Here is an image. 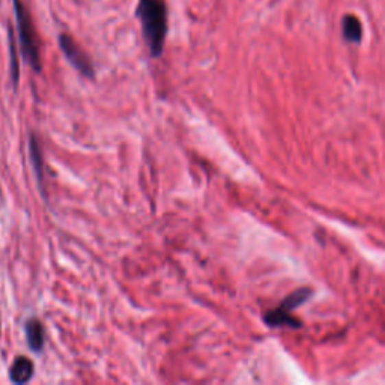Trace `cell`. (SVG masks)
<instances>
[{
	"label": "cell",
	"instance_id": "1",
	"mask_svg": "<svg viewBox=\"0 0 385 385\" xmlns=\"http://www.w3.org/2000/svg\"><path fill=\"white\" fill-rule=\"evenodd\" d=\"M137 17L152 58H160L167 36V8L164 0H140Z\"/></svg>",
	"mask_w": 385,
	"mask_h": 385
},
{
	"label": "cell",
	"instance_id": "2",
	"mask_svg": "<svg viewBox=\"0 0 385 385\" xmlns=\"http://www.w3.org/2000/svg\"><path fill=\"white\" fill-rule=\"evenodd\" d=\"M14 11L15 17H17V27L23 54H25L29 64L36 71H39L41 69V56H39V45L32 19H30L26 6L21 0H14Z\"/></svg>",
	"mask_w": 385,
	"mask_h": 385
},
{
	"label": "cell",
	"instance_id": "3",
	"mask_svg": "<svg viewBox=\"0 0 385 385\" xmlns=\"http://www.w3.org/2000/svg\"><path fill=\"white\" fill-rule=\"evenodd\" d=\"M59 45L62 51H64L65 58L71 62L78 73H82L83 75L92 78L93 77V67L89 58L86 56V53L75 44V41L68 35H60L59 36Z\"/></svg>",
	"mask_w": 385,
	"mask_h": 385
},
{
	"label": "cell",
	"instance_id": "4",
	"mask_svg": "<svg viewBox=\"0 0 385 385\" xmlns=\"http://www.w3.org/2000/svg\"><path fill=\"white\" fill-rule=\"evenodd\" d=\"M264 320L270 327H289V328H294V329H298V328L303 327L301 320H298L296 318L290 316V313L283 312L279 307L266 313V315L264 316Z\"/></svg>",
	"mask_w": 385,
	"mask_h": 385
},
{
	"label": "cell",
	"instance_id": "5",
	"mask_svg": "<svg viewBox=\"0 0 385 385\" xmlns=\"http://www.w3.org/2000/svg\"><path fill=\"white\" fill-rule=\"evenodd\" d=\"M34 375L32 361L26 357H20L14 361L11 367V380L17 384L27 382Z\"/></svg>",
	"mask_w": 385,
	"mask_h": 385
},
{
	"label": "cell",
	"instance_id": "6",
	"mask_svg": "<svg viewBox=\"0 0 385 385\" xmlns=\"http://www.w3.org/2000/svg\"><path fill=\"white\" fill-rule=\"evenodd\" d=\"M342 30H343V38L348 43L358 44L361 43L363 38V27H361V21L355 17V15H345L342 21Z\"/></svg>",
	"mask_w": 385,
	"mask_h": 385
},
{
	"label": "cell",
	"instance_id": "7",
	"mask_svg": "<svg viewBox=\"0 0 385 385\" xmlns=\"http://www.w3.org/2000/svg\"><path fill=\"white\" fill-rule=\"evenodd\" d=\"M313 295L312 292V289L309 288H300V289H296L294 290L292 294L288 295L285 300L281 301V304L279 305V309L283 310V312H288L290 313L296 307H300V305H303L305 301L309 300V298Z\"/></svg>",
	"mask_w": 385,
	"mask_h": 385
},
{
	"label": "cell",
	"instance_id": "8",
	"mask_svg": "<svg viewBox=\"0 0 385 385\" xmlns=\"http://www.w3.org/2000/svg\"><path fill=\"white\" fill-rule=\"evenodd\" d=\"M26 336L27 343L35 352H39L44 347V329L41 322L38 319H30L26 324Z\"/></svg>",
	"mask_w": 385,
	"mask_h": 385
},
{
	"label": "cell",
	"instance_id": "9",
	"mask_svg": "<svg viewBox=\"0 0 385 385\" xmlns=\"http://www.w3.org/2000/svg\"><path fill=\"white\" fill-rule=\"evenodd\" d=\"M11 59H12V77H14V82H17V78H19V65H17V60H15V47H14L12 36H11Z\"/></svg>",
	"mask_w": 385,
	"mask_h": 385
}]
</instances>
